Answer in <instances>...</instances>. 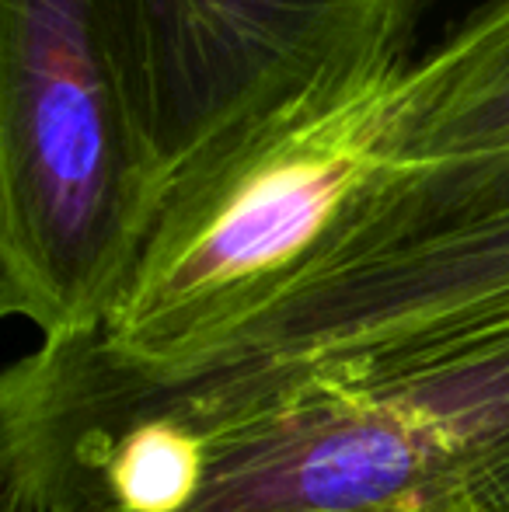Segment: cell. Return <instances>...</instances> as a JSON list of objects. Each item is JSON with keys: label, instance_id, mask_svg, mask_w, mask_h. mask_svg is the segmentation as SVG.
Masks as SVG:
<instances>
[{"label": "cell", "instance_id": "3", "mask_svg": "<svg viewBox=\"0 0 509 512\" xmlns=\"http://www.w3.org/2000/svg\"><path fill=\"white\" fill-rule=\"evenodd\" d=\"M154 216L91 0H0V310L95 335Z\"/></svg>", "mask_w": 509, "mask_h": 512}, {"label": "cell", "instance_id": "4", "mask_svg": "<svg viewBox=\"0 0 509 512\" xmlns=\"http://www.w3.org/2000/svg\"><path fill=\"white\" fill-rule=\"evenodd\" d=\"M419 7L422 0H91L129 154L154 206L178 178L304 98L408 67Z\"/></svg>", "mask_w": 509, "mask_h": 512}, {"label": "cell", "instance_id": "5", "mask_svg": "<svg viewBox=\"0 0 509 512\" xmlns=\"http://www.w3.org/2000/svg\"><path fill=\"white\" fill-rule=\"evenodd\" d=\"M391 164L509 161V0H485L408 63L387 115Z\"/></svg>", "mask_w": 509, "mask_h": 512}, {"label": "cell", "instance_id": "1", "mask_svg": "<svg viewBox=\"0 0 509 512\" xmlns=\"http://www.w3.org/2000/svg\"><path fill=\"white\" fill-rule=\"evenodd\" d=\"M143 422L196 446L182 512H509V192L370 185L171 363L70 338L0 380V453Z\"/></svg>", "mask_w": 509, "mask_h": 512}, {"label": "cell", "instance_id": "2", "mask_svg": "<svg viewBox=\"0 0 509 512\" xmlns=\"http://www.w3.org/2000/svg\"><path fill=\"white\" fill-rule=\"evenodd\" d=\"M405 70L304 98L178 178L116 307L81 342L119 366L171 363L300 269L384 171Z\"/></svg>", "mask_w": 509, "mask_h": 512}, {"label": "cell", "instance_id": "6", "mask_svg": "<svg viewBox=\"0 0 509 512\" xmlns=\"http://www.w3.org/2000/svg\"><path fill=\"white\" fill-rule=\"evenodd\" d=\"M387 175H412V178H426V182H450V185H464V182H482V185H496V178H471V175H443V171H412V168H384ZM381 171V175H384ZM503 185H509V178Z\"/></svg>", "mask_w": 509, "mask_h": 512}]
</instances>
